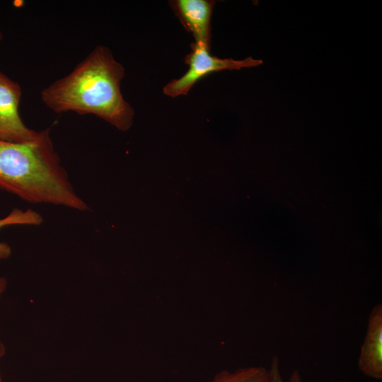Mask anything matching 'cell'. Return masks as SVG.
Segmentation results:
<instances>
[{
  "label": "cell",
  "mask_w": 382,
  "mask_h": 382,
  "mask_svg": "<svg viewBox=\"0 0 382 382\" xmlns=\"http://www.w3.org/2000/svg\"><path fill=\"white\" fill-rule=\"evenodd\" d=\"M124 76L125 69L110 50L98 45L68 75L45 88L41 99L56 113L93 114L127 131L134 112L120 90Z\"/></svg>",
  "instance_id": "1"
},
{
  "label": "cell",
  "mask_w": 382,
  "mask_h": 382,
  "mask_svg": "<svg viewBox=\"0 0 382 382\" xmlns=\"http://www.w3.org/2000/svg\"><path fill=\"white\" fill-rule=\"evenodd\" d=\"M0 188L30 203L88 209L69 181L48 128L28 142L0 139Z\"/></svg>",
  "instance_id": "2"
},
{
  "label": "cell",
  "mask_w": 382,
  "mask_h": 382,
  "mask_svg": "<svg viewBox=\"0 0 382 382\" xmlns=\"http://www.w3.org/2000/svg\"><path fill=\"white\" fill-rule=\"evenodd\" d=\"M190 46L191 51L185 58L189 68L181 77L170 81L163 87V93L168 96L187 95L197 82L211 73L257 66L262 63V60L251 57L242 60L221 59L212 56L210 47L206 45L193 42Z\"/></svg>",
  "instance_id": "3"
},
{
  "label": "cell",
  "mask_w": 382,
  "mask_h": 382,
  "mask_svg": "<svg viewBox=\"0 0 382 382\" xmlns=\"http://www.w3.org/2000/svg\"><path fill=\"white\" fill-rule=\"evenodd\" d=\"M21 88L0 71V139L25 143L35 139L40 131L28 127L18 110Z\"/></svg>",
  "instance_id": "4"
},
{
  "label": "cell",
  "mask_w": 382,
  "mask_h": 382,
  "mask_svg": "<svg viewBox=\"0 0 382 382\" xmlns=\"http://www.w3.org/2000/svg\"><path fill=\"white\" fill-rule=\"evenodd\" d=\"M361 373L371 378L382 379V304L375 305L368 317L364 341L357 360Z\"/></svg>",
  "instance_id": "5"
},
{
  "label": "cell",
  "mask_w": 382,
  "mask_h": 382,
  "mask_svg": "<svg viewBox=\"0 0 382 382\" xmlns=\"http://www.w3.org/2000/svg\"><path fill=\"white\" fill-rule=\"evenodd\" d=\"M170 5L184 28L192 34L195 42L210 47V22L214 1L175 0L170 1Z\"/></svg>",
  "instance_id": "6"
},
{
  "label": "cell",
  "mask_w": 382,
  "mask_h": 382,
  "mask_svg": "<svg viewBox=\"0 0 382 382\" xmlns=\"http://www.w3.org/2000/svg\"><path fill=\"white\" fill-rule=\"evenodd\" d=\"M42 221V216L36 211L30 209L22 210L14 208L6 216L0 219V228L12 225L38 226ZM11 254L10 245L5 242H0V260L8 258Z\"/></svg>",
  "instance_id": "7"
},
{
  "label": "cell",
  "mask_w": 382,
  "mask_h": 382,
  "mask_svg": "<svg viewBox=\"0 0 382 382\" xmlns=\"http://www.w3.org/2000/svg\"><path fill=\"white\" fill-rule=\"evenodd\" d=\"M208 382H270L269 369L247 366L234 371L223 370Z\"/></svg>",
  "instance_id": "8"
},
{
  "label": "cell",
  "mask_w": 382,
  "mask_h": 382,
  "mask_svg": "<svg viewBox=\"0 0 382 382\" xmlns=\"http://www.w3.org/2000/svg\"><path fill=\"white\" fill-rule=\"evenodd\" d=\"M269 370L270 382H303L301 375L297 369H294L289 377L284 378L280 371L279 358L277 356L272 357Z\"/></svg>",
  "instance_id": "9"
},
{
  "label": "cell",
  "mask_w": 382,
  "mask_h": 382,
  "mask_svg": "<svg viewBox=\"0 0 382 382\" xmlns=\"http://www.w3.org/2000/svg\"><path fill=\"white\" fill-rule=\"evenodd\" d=\"M6 286H7V281L6 278L4 277H0V300L4 292L6 289ZM4 354H5V347L0 340V359L3 357ZM0 382H4L1 375V372H0Z\"/></svg>",
  "instance_id": "10"
},
{
  "label": "cell",
  "mask_w": 382,
  "mask_h": 382,
  "mask_svg": "<svg viewBox=\"0 0 382 382\" xmlns=\"http://www.w3.org/2000/svg\"><path fill=\"white\" fill-rule=\"evenodd\" d=\"M2 39V34L0 33V40Z\"/></svg>",
  "instance_id": "11"
}]
</instances>
